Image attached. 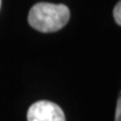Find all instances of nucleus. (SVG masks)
<instances>
[{"instance_id":"obj_1","label":"nucleus","mask_w":121,"mask_h":121,"mask_svg":"<svg viewBox=\"0 0 121 121\" xmlns=\"http://www.w3.org/2000/svg\"><path fill=\"white\" fill-rule=\"evenodd\" d=\"M69 9L65 4L38 2L34 4L28 15V22L34 29L42 33H54L67 24Z\"/></svg>"},{"instance_id":"obj_3","label":"nucleus","mask_w":121,"mask_h":121,"mask_svg":"<svg viewBox=\"0 0 121 121\" xmlns=\"http://www.w3.org/2000/svg\"><path fill=\"white\" fill-rule=\"evenodd\" d=\"M113 17H114V20L117 22L118 25L121 26V1H119L117 4V6L114 7V10H113Z\"/></svg>"},{"instance_id":"obj_5","label":"nucleus","mask_w":121,"mask_h":121,"mask_svg":"<svg viewBox=\"0 0 121 121\" xmlns=\"http://www.w3.org/2000/svg\"><path fill=\"white\" fill-rule=\"evenodd\" d=\"M0 7H1V0H0Z\"/></svg>"},{"instance_id":"obj_2","label":"nucleus","mask_w":121,"mask_h":121,"mask_svg":"<svg viewBox=\"0 0 121 121\" xmlns=\"http://www.w3.org/2000/svg\"><path fill=\"white\" fill-rule=\"evenodd\" d=\"M28 121H65L63 110L49 101H38L31 104L27 112Z\"/></svg>"},{"instance_id":"obj_4","label":"nucleus","mask_w":121,"mask_h":121,"mask_svg":"<svg viewBox=\"0 0 121 121\" xmlns=\"http://www.w3.org/2000/svg\"><path fill=\"white\" fill-rule=\"evenodd\" d=\"M114 121H121V92H120V94H119V98H118V101H117Z\"/></svg>"}]
</instances>
